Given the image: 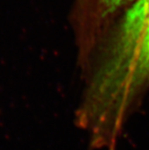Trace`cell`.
I'll use <instances>...</instances> for the list:
<instances>
[{"instance_id": "obj_1", "label": "cell", "mask_w": 149, "mask_h": 150, "mask_svg": "<svg viewBox=\"0 0 149 150\" xmlns=\"http://www.w3.org/2000/svg\"><path fill=\"white\" fill-rule=\"evenodd\" d=\"M149 86V0H136L102 63L90 78L76 113L94 148L112 146L139 94Z\"/></svg>"}, {"instance_id": "obj_2", "label": "cell", "mask_w": 149, "mask_h": 150, "mask_svg": "<svg viewBox=\"0 0 149 150\" xmlns=\"http://www.w3.org/2000/svg\"><path fill=\"white\" fill-rule=\"evenodd\" d=\"M136 0H86L93 16L99 19H104L118 11L124 6L131 5Z\"/></svg>"}]
</instances>
